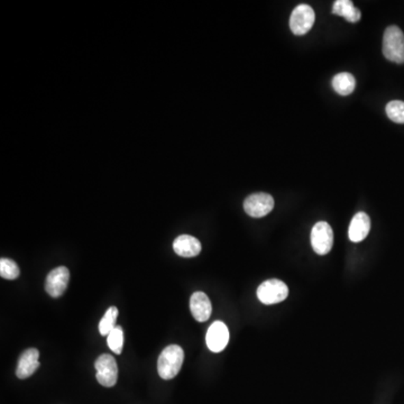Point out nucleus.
I'll use <instances>...</instances> for the list:
<instances>
[{
    "instance_id": "nucleus-11",
    "label": "nucleus",
    "mask_w": 404,
    "mask_h": 404,
    "mask_svg": "<svg viewBox=\"0 0 404 404\" xmlns=\"http://www.w3.org/2000/svg\"><path fill=\"white\" fill-rule=\"evenodd\" d=\"M40 351L36 349H29L24 351L19 357L18 365L16 370V375L21 379H25L31 377L35 370L40 367Z\"/></svg>"
},
{
    "instance_id": "nucleus-16",
    "label": "nucleus",
    "mask_w": 404,
    "mask_h": 404,
    "mask_svg": "<svg viewBox=\"0 0 404 404\" xmlns=\"http://www.w3.org/2000/svg\"><path fill=\"white\" fill-rule=\"evenodd\" d=\"M117 317H118V309L116 307H110L99 323V333L101 336H108L109 333H112V330L116 327Z\"/></svg>"
},
{
    "instance_id": "nucleus-1",
    "label": "nucleus",
    "mask_w": 404,
    "mask_h": 404,
    "mask_svg": "<svg viewBox=\"0 0 404 404\" xmlns=\"http://www.w3.org/2000/svg\"><path fill=\"white\" fill-rule=\"evenodd\" d=\"M184 361V351L177 345L165 347L157 361V372L163 379H172L180 372Z\"/></svg>"
},
{
    "instance_id": "nucleus-19",
    "label": "nucleus",
    "mask_w": 404,
    "mask_h": 404,
    "mask_svg": "<svg viewBox=\"0 0 404 404\" xmlns=\"http://www.w3.org/2000/svg\"><path fill=\"white\" fill-rule=\"evenodd\" d=\"M386 115L396 124H404V103L400 100L390 101L386 105Z\"/></svg>"
},
{
    "instance_id": "nucleus-12",
    "label": "nucleus",
    "mask_w": 404,
    "mask_h": 404,
    "mask_svg": "<svg viewBox=\"0 0 404 404\" xmlns=\"http://www.w3.org/2000/svg\"><path fill=\"white\" fill-rule=\"evenodd\" d=\"M201 242L196 237L190 235H181L173 242L175 254L181 257H194L201 252Z\"/></svg>"
},
{
    "instance_id": "nucleus-6",
    "label": "nucleus",
    "mask_w": 404,
    "mask_h": 404,
    "mask_svg": "<svg viewBox=\"0 0 404 404\" xmlns=\"http://www.w3.org/2000/svg\"><path fill=\"white\" fill-rule=\"evenodd\" d=\"M314 10L307 3H301L293 10L290 17V28L294 35H305L314 24Z\"/></svg>"
},
{
    "instance_id": "nucleus-9",
    "label": "nucleus",
    "mask_w": 404,
    "mask_h": 404,
    "mask_svg": "<svg viewBox=\"0 0 404 404\" xmlns=\"http://www.w3.org/2000/svg\"><path fill=\"white\" fill-rule=\"evenodd\" d=\"M207 346L214 353H220L224 351L229 342V330L227 326L221 321H216L209 327L207 337H205Z\"/></svg>"
},
{
    "instance_id": "nucleus-15",
    "label": "nucleus",
    "mask_w": 404,
    "mask_h": 404,
    "mask_svg": "<svg viewBox=\"0 0 404 404\" xmlns=\"http://www.w3.org/2000/svg\"><path fill=\"white\" fill-rule=\"evenodd\" d=\"M333 88L340 96H349L356 88V79L354 75L347 72L338 73L333 77Z\"/></svg>"
},
{
    "instance_id": "nucleus-10",
    "label": "nucleus",
    "mask_w": 404,
    "mask_h": 404,
    "mask_svg": "<svg viewBox=\"0 0 404 404\" xmlns=\"http://www.w3.org/2000/svg\"><path fill=\"white\" fill-rule=\"evenodd\" d=\"M190 310L198 323L208 320L212 314V302L203 292H194L190 299Z\"/></svg>"
},
{
    "instance_id": "nucleus-13",
    "label": "nucleus",
    "mask_w": 404,
    "mask_h": 404,
    "mask_svg": "<svg viewBox=\"0 0 404 404\" xmlns=\"http://www.w3.org/2000/svg\"><path fill=\"white\" fill-rule=\"evenodd\" d=\"M370 219L365 212H358L351 219L349 236L351 242H359L366 238L370 233Z\"/></svg>"
},
{
    "instance_id": "nucleus-14",
    "label": "nucleus",
    "mask_w": 404,
    "mask_h": 404,
    "mask_svg": "<svg viewBox=\"0 0 404 404\" xmlns=\"http://www.w3.org/2000/svg\"><path fill=\"white\" fill-rule=\"evenodd\" d=\"M333 15L342 16L349 23H357L361 19V10L354 6L351 0H337L333 3Z\"/></svg>"
},
{
    "instance_id": "nucleus-8",
    "label": "nucleus",
    "mask_w": 404,
    "mask_h": 404,
    "mask_svg": "<svg viewBox=\"0 0 404 404\" xmlns=\"http://www.w3.org/2000/svg\"><path fill=\"white\" fill-rule=\"evenodd\" d=\"M70 270L66 266H59L47 274L45 290L52 298H60L68 289Z\"/></svg>"
},
{
    "instance_id": "nucleus-17",
    "label": "nucleus",
    "mask_w": 404,
    "mask_h": 404,
    "mask_svg": "<svg viewBox=\"0 0 404 404\" xmlns=\"http://www.w3.org/2000/svg\"><path fill=\"white\" fill-rule=\"evenodd\" d=\"M108 338H107V344H108L110 351H114L115 354H121L123 351V346H124V331L121 326H116L112 330V333H109Z\"/></svg>"
},
{
    "instance_id": "nucleus-4",
    "label": "nucleus",
    "mask_w": 404,
    "mask_h": 404,
    "mask_svg": "<svg viewBox=\"0 0 404 404\" xmlns=\"http://www.w3.org/2000/svg\"><path fill=\"white\" fill-rule=\"evenodd\" d=\"M333 233L326 221H319L311 230V246L318 255H326L333 249Z\"/></svg>"
},
{
    "instance_id": "nucleus-2",
    "label": "nucleus",
    "mask_w": 404,
    "mask_h": 404,
    "mask_svg": "<svg viewBox=\"0 0 404 404\" xmlns=\"http://www.w3.org/2000/svg\"><path fill=\"white\" fill-rule=\"evenodd\" d=\"M383 54L391 62L404 63V34L398 26L386 28L383 36Z\"/></svg>"
},
{
    "instance_id": "nucleus-7",
    "label": "nucleus",
    "mask_w": 404,
    "mask_h": 404,
    "mask_svg": "<svg viewBox=\"0 0 404 404\" xmlns=\"http://www.w3.org/2000/svg\"><path fill=\"white\" fill-rule=\"evenodd\" d=\"M274 208L273 197L268 193H253L244 201V210L253 218H262L268 215Z\"/></svg>"
},
{
    "instance_id": "nucleus-18",
    "label": "nucleus",
    "mask_w": 404,
    "mask_h": 404,
    "mask_svg": "<svg viewBox=\"0 0 404 404\" xmlns=\"http://www.w3.org/2000/svg\"><path fill=\"white\" fill-rule=\"evenodd\" d=\"M19 268L16 262L10 258L0 260V275L6 280H16L19 277Z\"/></svg>"
},
{
    "instance_id": "nucleus-5",
    "label": "nucleus",
    "mask_w": 404,
    "mask_h": 404,
    "mask_svg": "<svg viewBox=\"0 0 404 404\" xmlns=\"http://www.w3.org/2000/svg\"><path fill=\"white\" fill-rule=\"evenodd\" d=\"M94 367L97 370V381L101 386L105 388H112L116 386L118 379V367L112 355H100L99 357L97 358Z\"/></svg>"
},
{
    "instance_id": "nucleus-3",
    "label": "nucleus",
    "mask_w": 404,
    "mask_h": 404,
    "mask_svg": "<svg viewBox=\"0 0 404 404\" xmlns=\"http://www.w3.org/2000/svg\"><path fill=\"white\" fill-rule=\"evenodd\" d=\"M289 296L288 286L277 279L265 281L258 286L257 298L264 305H275L284 301Z\"/></svg>"
}]
</instances>
